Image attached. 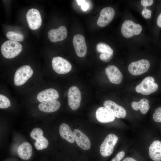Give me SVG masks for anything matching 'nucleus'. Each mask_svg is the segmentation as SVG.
I'll return each mask as SVG.
<instances>
[{
  "label": "nucleus",
  "mask_w": 161,
  "mask_h": 161,
  "mask_svg": "<svg viewBox=\"0 0 161 161\" xmlns=\"http://www.w3.org/2000/svg\"><path fill=\"white\" fill-rule=\"evenodd\" d=\"M78 5H80L81 9L83 11H86L89 8L88 1L83 0H76Z\"/></svg>",
  "instance_id": "29"
},
{
  "label": "nucleus",
  "mask_w": 161,
  "mask_h": 161,
  "mask_svg": "<svg viewBox=\"0 0 161 161\" xmlns=\"http://www.w3.org/2000/svg\"><path fill=\"white\" fill-rule=\"evenodd\" d=\"M149 100L146 98H143L138 102L133 101L131 103L132 108L135 110H140L141 113L145 114L150 109Z\"/></svg>",
  "instance_id": "23"
},
{
  "label": "nucleus",
  "mask_w": 161,
  "mask_h": 161,
  "mask_svg": "<svg viewBox=\"0 0 161 161\" xmlns=\"http://www.w3.org/2000/svg\"><path fill=\"white\" fill-rule=\"evenodd\" d=\"M22 49V46L18 42L9 40L5 41L2 44L1 50L4 57L10 59L17 56Z\"/></svg>",
  "instance_id": "1"
},
{
  "label": "nucleus",
  "mask_w": 161,
  "mask_h": 161,
  "mask_svg": "<svg viewBox=\"0 0 161 161\" xmlns=\"http://www.w3.org/2000/svg\"><path fill=\"white\" fill-rule=\"evenodd\" d=\"M67 35V31L66 27L61 26L56 29L50 30L48 33L49 40L52 42H56L64 39Z\"/></svg>",
  "instance_id": "15"
},
{
  "label": "nucleus",
  "mask_w": 161,
  "mask_h": 161,
  "mask_svg": "<svg viewBox=\"0 0 161 161\" xmlns=\"http://www.w3.org/2000/svg\"><path fill=\"white\" fill-rule=\"evenodd\" d=\"M48 145L49 142L47 140L44 136L36 140L34 143L35 147L38 150L46 148Z\"/></svg>",
  "instance_id": "24"
},
{
  "label": "nucleus",
  "mask_w": 161,
  "mask_h": 161,
  "mask_svg": "<svg viewBox=\"0 0 161 161\" xmlns=\"http://www.w3.org/2000/svg\"><path fill=\"white\" fill-rule=\"evenodd\" d=\"M125 155V153L124 151H120L117 154L114 158L117 161H120L123 158Z\"/></svg>",
  "instance_id": "32"
},
{
  "label": "nucleus",
  "mask_w": 161,
  "mask_h": 161,
  "mask_svg": "<svg viewBox=\"0 0 161 161\" xmlns=\"http://www.w3.org/2000/svg\"><path fill=\"white\" fill-rule=\"evenodd\" d=\"M95 115L97 120L101 123L112 122L115 119V117L104 107H100L97 109Z\"/></svg>",
  "instance_id": "17"
},
{
  "label": "nucleus",
  "mask_w": 161,
  "mask_h": 161,
  "mask_svg": "<svg viewBox=\"0 0 161 161\" xmlns=\"http://www.w3.org/2000/svg\"><path fill=\"white\" fill-rule=\"evenodd\" d=\"M154 1L152 0H141V3L144 7L152 5Z\"/></svg>",
  "instance_id": "31"
},
{
  "label": "nucleus",
  "mask_w": 161,
  "mask_h": 161,
  "mask_svg": "<svg viewBox=\"0 0 161 161\" xmlns=\"http://www.w3.org/2000/svg\"><path fill=\"white\" fill-rule=\"evenodd\" d=\"M61 106L60 102L56 100H52L44 101L38 105V109L41 111L46 113L56 111Z\"/></svg>",
  "instance_id": "18"
},
{
  "label": "nucleus",
  "mask_w": 161,
  "mask_h": 161,
  "mask_svg": "<svg viewBox=\"0 0 161 161\" xmlns=\"http://www.w3.org/2000/svg\"><path fill=\"white\" fill-rule=\"evenodd\" d=\"M59 131L60 135L63 139L71 143L74 142L75 140L73 133L67 124L65 123L61 124Z\"/></svg>",
  "instance_id": "22"
},
{
  "label": "nucleus",
  "mask_w": 161,
  "mask_h": 161,
  "mask_svg": "<svg viewBox=\"0 0 161 161\" xmlns=\"http://www.w3.org/2000/svg\"><path fill=\"white\" fill-rule=\"evenodd\" d=\"M106 73L110 81L118 84L122 82L123 75L118 68L114 65H109L105 69Z\"/></svg>",
  "instance_id": "13"
},
{
  "label": "nucleus",
  "mask_w": 161,
  "mask_h": 161,
  "mask_svg": "<svg viewBox=\"0 0 161 161\" xmlns=\"http://www.w3.org/2000/svg\"><path fill=\"white\" fill-rule=\"evenodd\" d=\"M115 15L114 9L110 7L103 8L101 10L97 24L100 27H104L110 23Z\"/></svg>",
  "instance_id": "11"
},
{
  "label": "nucleus",
  "mask_w": 161,
  "mask_h": 161,
  "mask_svg": "<svg viewBox=\"0 0 161 161\" xmlns=\"http://www.w3.org/2000/svg\"><path fill=\"white\" fill-rule=\"evenodd\" d=\"M154 120L157 122H161V106L156 109L153 115Z\"/></svg>",
  "instance_id": "28"
},
{
  "label": "nucleus",
  "mask_w": 161,
  "mask_h": 161,
  "mask_svg": "<svg viewBox=\"0 0 161 161\" xmlns=\"http://www.w3.org/2000/svg\"><path fill=\"white\" fill-rule=\"evenodd\" d=\"M157 23L158 26L161 27V13L157 17Z\"/></svg>",
  "instance_id": "33"
},
{
  "label": "nucleus",
  "mask_w": 161,
  "mask_h": 161,
  "mask_svg": "<svg viewBox=\"0 0 161 161\" xmlns=\"http://www.w3.org/2000/svg\"><path fill=\"white\" fill-rule=\"evenodd\" d=\"M6 35L8 39L12 41H21L24 39V36L22 34L13 31L8 32Z\"/></svg>",
  "instance_id": "25"
},
{
  "label": "nucleus",
  "mask_w": 161,
  "mask_h": 161,
  "mask_svg": "<svg viewBox=\"0 0 161 161\" xmlns=\"http://www.w3.org/2000/svg\"><path fill=\"white\" fill-rule=\"evenodd\" d=\"M142 30V27L140 24L129 20H126L123 23L121 30L122 35L126 38L139 35Z\"/></svg>",
  "instance_id": "3"
},
{
  "label": "nucleus",
  "mask_w": 161,
  "mask_h": 161,
  "mask_svg": "<svg viewBox=\"0 0 161 161\" xmlns=\"http://www.w3.org/2000/svg\"><path fill=\"white\" fill-rule=\"evenodd\" d=\"M81 95L78 87L72 86L69 88L68 93L69 105L73 110L77 109L80 106Z\"/></svg>",
  "instance_id": "9"
},
{
  "label": "nucleus",
  "mask_w": 161,
  "mask_h": 161,
  "mask_svg": "<svg viewBox=\"0 0 161 161\" xmlns=\"http://www.w3.org/2000/svg\"><path fill=\"white\" fill-rule=\"evenodd\" d=\"M150 66L149 61L146 59H141L131 63L129 65V72L134 75H139L148 71Z\"/></svg>",
  "instance_id": "6"
},
{
  "label": "nucleus",
  "mask_w": 161,
  "mask_h": 161,
  "mask_svg": "<svg viewBox=\"0 0 161 161\" xmlns=\"http://www.w3.org/2000/svg\"><path fill=\"white\" fill-rule=\"evenodd\" d=\"M111 161H117L114 158L112 159Z\"/></svg>",
  "instance_id": "35"
},
{
  "label": "nucleus",
  "mask_w": 161,
  "mask_h": 161,
  "mask_svg": "<svg viewBox=\"0 0 161 161\" xmlns=\"http://www.w3.org/2000/svg\"><path fill=\"white\" fill-rule=\"evenodd\" d=\"M152 11L146 7H144L142 11V16L146 19L150 18L151 16Z\"/></svg>",
  "instance_id": "30"
},
{
  "label": "nucleus",
  "mask_w": 161,
  "mask_h": 161,
  "mask_svg": "<svg viewBox=\"0 0 161 161\" xmlns=\"http://www.w3.org/2000/svg\"><path fill=\"white\" fill-rule=\"evenodd\" d=\"M122 161H137L134 159L130 157H127L125 158Z\"/></svg>",
  "instance_id": "34"
},
{
  "label": "nucleus",
  "mask_w": 161,
  "mask_h": 161,
  "mask_svg": "<svg viewBox=\"0 0 161 161\" xmlns=\"http://www.w3.org/2000/svg\"><path fill=\"white\" fill-rule=\"evenodd\" d=\"M96 49L101 53L99 58L102 61L108 62L112 59L113 51L108 44L103 42H99L97 45Z\"/></svg>",
  "instance_id": "14"
},
{
  "label": "nucleus",
  "mask_w": 161,
  "mask_h": 161,
  "mask_svg": "<svg viewBox=\"0 0 161 161\" xmlns=\"http://www.w3.org/2000/svg\"><path fill=\"white\" fill-rule=\"evenodd\" d=\"M59 97L57 91L53 88L48 89L39 92L37 95V99L40 102L57 99Z\"/></svg>",
  "instance_id": "19"
},
{
  "label": "nucleus",
  "mask_w": 161,
  "mask_h": 161,
  "mask_svg": "<svg viewBox=\"0 0 161 161\" xmlns=\"http://www.w3.org/2000/svg\"><path fill=\"white\" fill-rule=\"evenodd\" d=\"M52 65L53 69L57 73L64 74L69 72L72 69L71 63L67 60L59 56L52 58Z\"/></svg>",
  "instance_id": "7"
},
{
  "label": "nucleus",
  "mask_w": 161,
  "mask_h": 161,
  "mask_svg": "<svg viewBox=\"0 0 161 161\" xmlns=\"http://www.w3.org/2000/svg\"><path fill=\"white\" fill-rule=\"evenodd\" d=\"M17 152L19 156L21 159L28 160L31 158L32 155V145L28 142H24L18 146Z\"/></svg>",
  "instance_id": "21"
},
{
  "label": "nucleus",
  "mask_w": 161,
  "mask_h": 161,
  "mask_svg": "<svg viewBox=\"0 0 161 161\" xmlns=\"http://www.w3.org/2000/svg\"><path fill=\"white\" fill-rule=\"evenodd\" d=\"M30 135L32 139L36 140L43 136V131L40 128H35L32 130Z\"/></svg>",
  "instance_id": "26"
},
{
  "label": "nucleus",
  "mask_w": 161,
  "mask_h": 161,
  "mask_svg": "<svg viewBox=\"0 0 161 161\" xmlns=\"http://www.w3.org/2000/svg\"><path fill=\"white\" fill-rule=\"evenodd\" d=\"M103 105L115 117L118 118H123L126 117V112L125 109L112 101L106 100Z\"/></svg>",
  "instance_id": "12"
},
{
  "label": "nucleus",
  "mask_w": 161,
  "mask_h": 161,
  "mask_svg": "<svg viewBox=\"0 0 161 161\" xmlns=\"http://www.w3.org/2000/svg\"><path fill=\"white\" fill-rule=\"evenodd\" d=\"M33 71L29 65L23 66L16 71L14 77L15 85L20 86L24 84L32 75Z\"/></svg>",
  "instance_id": "5"
},
{
  "label": "nucleus",
  "mask_w": 161,
  "mask_h": 161,
  "mask_svg": "<svg viewBox=\"0 0 161 161\" xmlns=\"http://www.w3.org/2000/svg\"><path fill=\"white\" fill-rule=\"evenodd\" d=\"M10 103L9 99L5 96L0 95V108L6 109L11 106Z\"/></svg>",
  "instance_id": "27"
},
{
  "label": "nucleus",
  "mask_w": 161,
  "mask_h": 161,
  "mask_svg": "<svg viewBox=\"0 0 161 161\" xmlns=\"http://www.w3.org/2000/svg\"><path fill=\"white\" fill-rule=\"evenodd\" d=\"M72 42L75 52L80 57L85 56L87 52V47L84 37L80 34L75 35Z\"/></svg>",
  "instance_id": "10"
},
{
  "label": "nucleus",
  "mask_w": 161,
  "mask_h": 161,
  "mask_svg": "<svg viewBox=\"0 0 161 161\" xmlns=\"http://www.w3.org/2000/svg\"><path fill=\"white\" fill-rule=\"evenodd\" d=\"M158 85L155 82L152 77L148 76L145 78L135 87L136 91L144 95H148L156 91Z\"/></svg>",
  "instance_id": "2"
},
{
  "label": "nucleus",
  "mask_w": 161,
  "mask_h": 161,
  "mask_svg": "<svg viewBox=\"0 0 161 161\" xmlns=\"http://www.w3.org/2000/svg\"><path fill=\"white\" fill-rule=\"evenodd\" d=\"M149 154L152 160L161 161V141L156 140L151 143L149 148Z\"/></svg>",
  "instance_id": "20"
},
{
  "label": "nucleus",
  "mask_w": 161,
  "mask_h": 161,
  "mask_svg": "<svg viewBox=\"0 0 161 161\" xmlns=\"http://www.w3.org/2000/svg\"><path fill=\"white\" fill-rule=\"evenodd\" d=\"M118 138L115 134H110L105 138L100 147V151L103 157L109 156L113 153L114 147L117 143Z\"/></svg>",
  "instance_id": "4"
},
{
  "label": "nucleus",
  "mask_w": 161,
  "mask_h": 161,
  "mask_svg": "<svg viewBox=\"0 0 161 161\" xmlns=\"http://www.w3.org/2000/svg\"><path fill=\"white\" fill-rule=\"evenodd\" d=\"M26 18L28 26L31 30H37L41 24L42 19L40 13L36 9L29 10L27 13Z\"/></svg>",
  "instance_id": "8"
},
{
  "label": "nucleus",
  "mask_w": 161,
  "mask_h": 161,
  "mask_svg": "<svg viewBox=\"0 0 161 161\" xmlns=\"http://www.w3.org/2000/svg\"><path fill=\"white\" fill-rule=\"evenodd\" d=\"M75 141L77 145L84 150H87L91 147V143L88 137L80 130L75 129L73 131Z\"/></svg>",
  "instance_id": "16"
}]
</instances>
